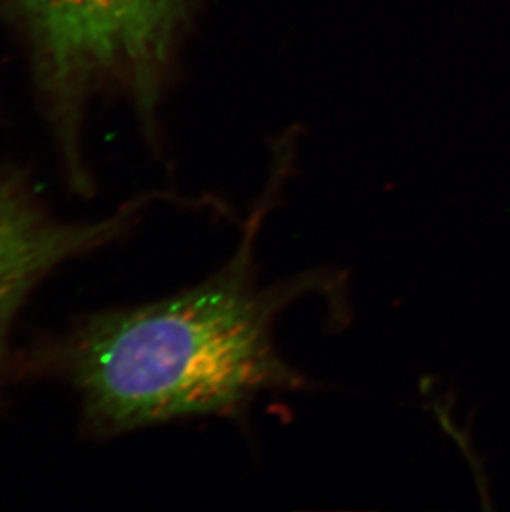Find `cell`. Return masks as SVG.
Instances as JSON below:
<instances>
[{"mask_svg": "<svg viewBox=\"0 0 510 512\" xmlns=\"http://www.w3.org/2000/svg\"><path fill=\"white\" fill-rule=\"evenodd\" d=\"M279 181H270L219 271L166 299L97 315L70 337L62 365L95 433L237 416L264 393L310 388L277 350L275 324L297 300L337 284L310 272L260 285L255 241Z\"/></svg>", "mask_w": 510, "mask_h": 512, "instance_id": "6da1fadb", "label": "cell"}, {"mask_svg": "<svg viewBox=\"0 0 510 512\" xmlns=\"http://www.w3.org/2000/svg\"><path fill=\"white\" fill-rule=\"evenodd\" d=\"M24 32L68 173L87 189L80 130L88 100L120 93L151 120L189 0H7Z\"/></svg>", "mask_w": 510, "mask_h": 512, "instance_id": "7a4b0ae2", "label": "cell"}, {"mask_svg": "<svg viewBox=\"0 0 510 512\" xmlns=\"http://www.w3.org/2000/svg\"><path fill=\"white\" fill-rule=\"evenodd\" d=\"M145 204H128L97 221H60L17 181L0 174V353L32 290L57 267L125 234Z\"/></svg>", "mask_w": 510, "mask_h": 512, "instance_id": "3957f363", "label": "cell"}]
</instances>
